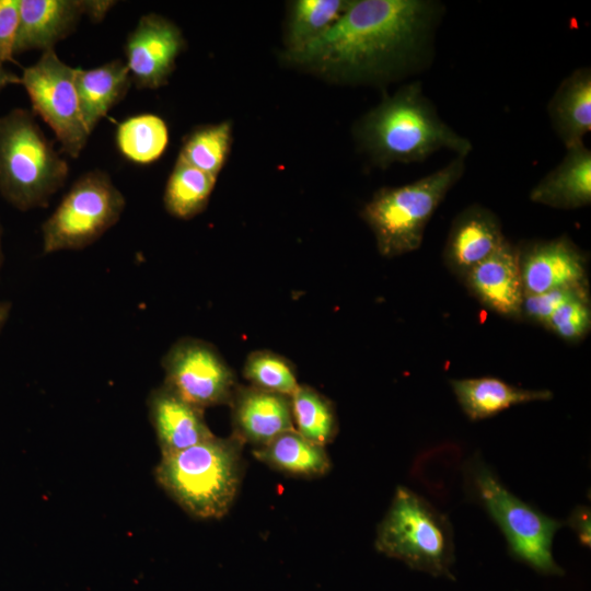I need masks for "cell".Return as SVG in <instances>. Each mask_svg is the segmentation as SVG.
<instances>
[{"label":"cell","mask_w":591,"mask_h":591,"mask_svg":"<svg viewBox=\"0 0 591 591\" xmlns=\"http://www.w3.org/2000/svg\"><path fill=\"white\" fill-rule=\"evenodd\" d=\"M441 16L438 1L352 0L325 33L289 57L339 81L392 79L428 63Z\"/></svg>","instance_id":"cell-1"},{"label":"cell","mask_w":591,"mask_h":591,"mask_svg":"<svg viewBox=\"0 0 591 591\" xmlns=\"http://www.w3.org/2000/svg\"><path fill=\"white\" fill-rule=\"evenodd\" d=\"M357 135L381 166L421 162L440 150L466 158L473 149L467 138L439 116L420 82L406 84L384 97L361 119Z\"/></svg>","instance_id":"cell-2"},{"label":"cell","mask_w":591,"mask_h":591,"mask_svg":"<svg viewBox=\"0 0 591 591\" xmlns=\"http://www.w3.org/2000/svg\"><path fill=\"white\" fill-rule=\"evenodd\" d=\"M243 442L211 437L179 452L161 455L155 479L190 515L220 519L231 509L242 478Z\"/></svg>","instance_id":"cell-3"},{"label":"cell","mask_w":591,"mask_h":591,"mask_svg":"<svg viewBox=\"0 0 591 591\" xmlns=\"http://www.w3.org/2000/svg\"><path fill=\"white\" fill-rule=\"evenodd\" d=\"M68 174L67 161L30 111L0 116V194L8 202L22 211L45 207Z\"/></svg>","instance_id":"cell-4"},{"label":"cell","mask_w":591,"mask_h":591,"mask_svg":"<svg viewBox=\"0 0 591 591\" xmlns=\"http://www.w3.org/2000/svg\"><path fill=\"white\" fill-rule=\"evenodd\" d=\"M464 172L465 158L455 157L413 183L375 192L361 215L379 253L394 257L418 250L429 220Z\"/></svg>","instance_id":"cell-5"},{"label":"cell","mask_w":591,"mask_h":591,"mask_svg":"<svg viewBox=\"0 0 591 591\" xmlns=\"http://www.w3.org/2000/svg\"><path fill=\"white\" fill-rule=\"evenodd\" d=\"M468 496L488 513L506 537L509 554L542 575L563 576L552 547L564 521L543 513L513 495L480 459L465 468Z\"/></svg>","instance_id":"cell-6"},{"label":"cell","mask_w":591,"mask_h":591,"mask_svg":"<svg viewBox=\"0 0 591 591\" xmlns=\"http://www.w3.org/2000/svg\"><path fill=\"white\" fill-rule=\"evenodd\" d=\"M375 549L405 563L410 569L454 580L452 525L427 499L397 486L391 505L376 528Z\"/></svg>","instance_id":"cell-7"},{"label":"cell","mask_w":591,"mask_h":591,"mask_svg":"<svg viewBox=\"0 0 591 591\" xmlns=\"http://www.w3.org/2000/svg\"><path fill=\"white\" fill-rule=\"evenodd\" d=\"M125 206L124 195L105 172L83 174L43 223V253L91 245L116 224Z\"/></svg>","instance_id":"cell-8"},{"label":"cell","mask_w":591,"mask_h":591,"mask_svg":"<svg viewBox=\"0 0 591 591\" xmlns=\"http://www.w3.org/2000/svg\"><path fill=\"white\" fill-rule=\"evenodd\" d=\"M74 76L76 68L48 49L34 65L23 68L20 77L34 112L53 129L61 150L71 158L80 155L91 135L81 115Z\"/></svg>","instance_id":"cell-9"},{"label":"cell","mask_w":591,"mask_h":591,"mask_svg":"<svg viewBox=\"0 0 591 591\" xmlns=\"http://www.w3.org/2000/svg\"><path fill=\"white\" fill-rule=\"evenodd\" d=\"M164 385L186 402L205 409L230 405L235 374L211 344L192 337L175 341L162 358Z\"/></svg>","instance_id":"cell-10"},{"label":"cell","mask_w":591,"mask_h":591,"mask_svg":"<svg viewBox=\"0 0 591 591\" xmlns=\"http://www.w3.org/2000/svg\"><path fill=\"white\" fill-rule=\"evenodd\" d=\"M115 3L111 0H19L14 56L33 49H54L76 30L83 15L101 22Z\"/></svg>","instance_id":"cell-11"},{"label":"cell","mask_w":591,"mask_h":591,"mask_svg":"<svg viewBox=\"0 0 591 591\" xmlns=\"http://www.w3.org/2000/svg\"><path fill=\"white\" fill-rule=\"evenodd\" d=\"M181 30L162 15H142L126 39L125 54L132 82L158 89L167 82L184 48Z\"/></svg>","instance_id":"cell-12"},{"label":"cell","mask_w":591,"mask_h":591,"mask_svg":"<svg viewBox=\"0 0 591 591\" xmlns=\"http://www.w3.org/2000/svg\"><path fill=\"white\" fill-rule=\"evenodd\" d=\"M524 293L588 287L586 257L566 236L518 248Z\"/></svg>","instance_id":"cell-13"},{"label":"cell","mask_w":591,"mask_h":591,"mask_svg":"<svg viewBox=\"0 0 591 591\" xmlns=\"http://www.w3.org/2000/svg\"><path fill=\"white\" fill-rule=\"evenodd\" d=\"M462 278L472 296L484 306L503 317L521 318L524 289L518 248L507 240Z\"/></svg>","instance_id":"cell-14"},{"label":"cell","mask_w":591,"mask_h":591,"mask_svg":"<svg viewBox=\"0 0 591 591\" xmlns=\"http://www.w3.org/2000/svg\"><path fill=\"white\" fill-rule=\"evenodd\" d=\"M506 241L499 218L489 209L472 205L453 220L443 250L448 268L463 277Z\"/></svg>","instance_id":"cell-15"},{"label":"cell","mask_w":591,"mask_h":591,"mask_svg":"<svg viewBox=\"0 0 591 591\" xmlns=\"http://www.w3.org/2000/svg\"><path fill=\"white\" fill-rule=\"evenodd\" d=\"M233 436L259 448L277 436L293 430L289 396L254 386H237L230 403Z\"/></svg>","instance_id":"cell-16"},{"label":"cell","mask_w":591,"mask_h":591,"mask_svg":"<svg viewBox=\"0 0 591 591\" xmlns=\"http://www.w3.org/2000/svg\"><path fill=\"white\" fill-rule=\"evenodd\" d=\"M148 409L161 455L179 452L215 436L205 421L204 409L164 384L150 393Z\"/></svg>","instance_id":"cell-17"},{"label":"cell","mask_w":591,"mask_h":591,"mask_svg":"<svg viewBox=\"0 0 591 591\" xmlns=\"http://www.w3.org/2000/svg\"><path fill=\"white\" fill-rule=\"evenodd\" d=\"M533 202L577 209L591 202V151L584 143L567 148L563 160L531 190Z\"/></svg>","instance_id":"cell-18"},{"label":"cell","mask_w":591,"mask_h":591,"mask_svg":"<svg viewBox=\"0 0 591 591\" xmlns=\"http://www.w3.org/2000/svg\"><path fill=\"white\" fill-rule=\"evenodd\" d=\"M553 129L566 149L584 143L591 129V70L581 67L558 85L547 107Z\"/></svg>","instance_id":"cell-19"},{"label":"cell","mask_w":591,"mask_h":591,"mask_svg":"<svg viewBox=\"0 0 591 591\" xmlns=\"http://www.w3.org/2000/svg\"><path fill=\"white\" fill-rule=\"evenodd\" d=\"M463 413L473 421L493 417L514 405L549 401V390H526L491 378L450 380Z\"/></svg>","instance_id":"cell-20"},{"label":"cell","mask_w":591,"mask_h":591,"mask_svg":"<svg viewBox=\"0 0 591 591\" xmlns=\"http://www.w3.org/2000/svg\"><path fill=\"white\" fill-rule=\"evenodd\" d=\"M131 82L128 67L121 59L89 70L76 68L74 83L80 111L90 134L126 96Z\"/></svg>","instance_id":"cell-21"},{"label":"cell","mask_w":591,"mask_h":591,"mask_svg":"<svg viewBox=\"0 0 591 591\" xmlns=\"http://www.w3.org/2000/svg\"><path fill=\"white\" fill-rule=\"evenodd\" d=\"M254 456L270 468L290 476L314 478L327 474L332 463L324 447L304 439L294 429L267 444L254 448Z\"/></svg>","instance_id":"cell-22"},{"label":"cell","mask_w":591,"mask_h":591,"mask_svg":"<svg viewBox=\"0 0 591 591\" xmlns=\"http://www.w3.org/2000/svg\"><path fill=\"white\" fill-rule=\"evenodd\" d=\"M217 176L177 159L167 179L163 202L166 211L178 219H190L207 206Z\"/></svg>","instance_id":"cell-23"},{"label":"cell","mask_w":591,"mask_h":591,"mask_svg":"<svg viewBox=\"0 0 591 591\" xmlns=\"http://www.w3.org/2000/svg\"><path fill=\"white\" fill-rule=\"evenodd\" d=\"M115 139L117 149L126 160L136 164H150L165 151L169 129L160 116L141 114L119 123Z\"/></svg>","instance_id":"cell-24"},{"label":"cell","mask_w":591,"mask_h":591,"mask_svg":"<svg viewBox=\"0 0 591 591\" xmlns=\"http://www.w3.org/2000/svg\"><path fill=\"white\" fill-rule=\"evenodd\" d=\"M294 430L308 441L325 447L337 434L333 403L309 385H300L290 396Z\"/></svg>","instance_id":"cell-25"},{"label":"cell","mask_w":591,"mask_h":591,"mask_svg":"<svg viewBox=\"0 0 591 591\" xmlns=\"http://www.w3.org/2000/svg\"><path fill=\"white\" fill-rule=\"evenodd\" d=\"M349 1L299 0L292 5L289 26V54L325 33L345 12Z\"/></svg>","instance_id":"cell-26"},{"label":"cell","mask_w":591,"mask_h":591,"mask_svg":"<svg viewBox=\"0 0 591 591\" xmlns=\"http://www.w3.org/2000/svg\"><path fill=\"white\" fill-rule=\"evenodd\" d=\"M231 146L228 121L200 126L184 140L178 159L213 176L221 171Z\"/></svg>","instance_id":"cell-27"},{"label":"cell","mask_w":591,"mask_h":591,"mask_svg":"<svg viewBox=\"0 0 591 591\" xmlns=\"http://www.w3.org/2000/svg\"><path fill=\"white\" fill-rule=\"evenodd\" d=\"M243 375L251 386L291 396L299 383L292 363L270 350H256L244 362Z\"/></svg>","instance_id":"cell-28"},{"label":"cell","mask_w":591,"mask_h":591,"mask_svg":"<svg viewBox=\"0 0 591 591\" xmlns=\"http://www.w3.org/2000/svg\"><path fill=\"white\" fill-rule=\"evenodd\" d=\"M591 327L588 288L580 289L563 302L548 320L545 328L568 343L583 339Z\"/></svg>","instance_id":"cell-29"},{"label":"cell","mask_w":591,"mask_h":591,"mask_svg":"<svg viewBox=\"0 0 591 591\" xmlns=\"http://www.w3.org/2000/svg\"><path fill=\"white\" fill-rule=\"evenodd\" d=\"M583 288H566L545 291L542 293H524L521 318L534 322L545 327L557 308L571 294Z\"/></svg>","instance_id":"cell-30"},{"label":"cell","mask_w":591,"mask_h":591,"mask_svg":"<svg viewBox=\"0 0 591 591\" xmlns=\"http://www.w3.org/2000/svg\"><path fill=\"white\" fill-rule=\"evenodd\" d=\"M19 23V0H0V63L14 61L13 45Z\"/></svg>","instance_id":"cell-31"},{"label":"cell","mask_w":591,"mask_h":591,"mask_svg":"<svg viewBox=\"0 0 591 591\" xmlns=\"http://www.w3.org/2000/svg\"><path fill=\"white\" fill-rule=\"evenodd\" d=\"M567 524L575 531L579 542L590 547L591 542V511L587 506H577L570 513Z\"/></svg>","instance_id":"cell-32"},{"label":"cell","mask_w":591,"mask_h":591,"mask_svg":"<svg viewBox=\"0 0 591 591\" xmlns=\"http://www.w3.org/2000/svg\"><path fill=\"white\" fill-rule=\"evenodd\" d=\"M11 84H21V78L0 63V90Z\"/></svg>","instance_id":"cell-33"},{"label":"cell","mask_w":591,"mask_h":591,"mask_svg":"<svg viewBox=\"0 0 591 591\" xmlns=\"http://www.w3.org/2000/svg\"><path fill=\"white\" fill-rule=\"evenodd\" d=\"M12 304L9 301H0V332L4 327L11 314Z\"/></svg>","instance_id":"cell-34"},{"label":"cell","mask_w":591,"mask_h":591,"mask_svg":"<svg viewBox=\"0 0 591 591\" xmlns=\"http://www.w3.org/2000/svg\"><path fill=\"white\" fill-rule=\"evenodd\" d=\"M3 264V253H2V245H1V228H0V270Z\"/></svg>","instance_id":"cell-35"}]
</instances>
